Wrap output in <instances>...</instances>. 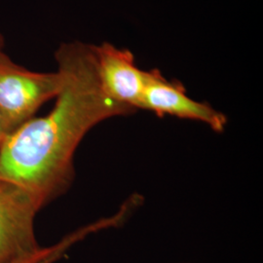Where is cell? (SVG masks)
Here are the masks:
<instances>
[{
  "label": "cell",
  "mask_w": 263,
  "mask_h": 263,
  "mask_svg": "<svg viewBox=\"0 0 263 263\" xmlns=\"http://www.w3.org/2000/svg\"><path fill=\"white\" fill-rule=\"evenodd\" d=\"M55 59L62 87L54 107L11 133L0 147V179L25 188L41 209L70 187L74 153L88 132L136 112L105 93L91 44L63 43Z\"/></svg>",
  "instance_id": "6da1fadb"
},
{
  "label": "cell",
  "mask_w": 263,
  "mask_h": 263,
  "mask_svg": "<svg viewBox=\"0 0 263 263\" xmlns=\"http://www.w3.org/2000/svg\"><path fill=\"white\" fill-rule=\"evenodd\" d=\"M61 87L59 71L28 70L0 50V113L9 135L33 118L43 104L55 99Z\"/></svg>",
  "instance_id": "7a4b0ae2"
},
{
  "label": "cell",
  "mask_w": 263,
  "mask_h": 263,
  "mask_svg": "<svg viewBox=\"0 0 263 263\" xmlns=\"http://www.w3.org/2000/svg\"><path fill=\"white\" fill-rule=\"evenodd\" d=\"M41 207L25 188L0 179V263H15L45 254L34 233Z\"/></svg>",
  "instance_id": "3957f363"
},
{
  "label": "cell",
  "mask_w": 263,
  "mask_h": 263,
  "mask_svg": "<svg viewBox=\"0 0 263 263\" xmlns=\"http://www.w3.org/2000/svg\"><path fill=\"white\" fill-rule=\"evenodd\" d=\"M140 109L179 119L205 123L216 133L224 131L227 117L206 103L192 100L177 80H168L159 69L145 70V86L141 98Z\"/></svg>",
  "instance_id": "277c9868"
},
{
  "label": "cell",
  "mask_w": 263,
  "mask_h": 263,
  "mask_svg": "<svg viewBox=\"0 0 263 263\" xmlns=\"http://www.w3.org/2000/svg\"><path fill=\"white\" fill-rule=\"evenodd\" d=\"M92 48L105 93L119 104L140 109L145 70L136 66L131 51L115 47L108 42L92 45Z\"/></svg>",
  "instance_id": "5b68a950"
},
{
  "label": "cell",
  "mask_w": 263,
  "mask_h": 263,
  "mask_svg": "<svg viewBox=\"0 0 263 263\" xmlns=\"http://www.w3.org/2000/svg\"><path fill=\"white\" fill-rule=\"evenodd\" d=\"M66 244H61L60 246H57L53 249H50L48 252H46L45 254H40L37 256H33V257H28V258H24V259H21L19 261L15 263H39L41 261H43L44 259H46L49 256H51L52 254H55L57 252L61 251L64 249V246Z\"/></svg>",
  "instance_id": "8992f818"
},
{
  "label": "cell",
  "mask_w": 263,
  "mask_h": 263,
  "mask_svg": "<svg viewBox=\"0 0 263 263\" xmlns=\"http://www.w3.org/2000/svg\"><path fill=\"white\" fill-rule=\"evenodd\" d=\"M8 131H7V128H6V125L4 122V119L0 113V147L2 145V143L5 141V139L7 138L8 136Z\"/></svg>",
  "instance_id": "52a82bcc"
},
{
  "label": "cell",
  "mask_w": 263,
  "mask_h": 263,
  "mask_svg": "<svg viewBox=\"0 0 263 263\" xmlns=\"http://www.w3.org/2000/svg\"><path fill=\"white\" fill-rule=\"evenodd\" d=\"M54 257H56V255L55 254H53V255H51V256H49V257H47L46 259H44L43 261H41V262L39 263H49L50 261H52L53 259H54Z\"/></svg>",
  "instance_id": "ba28073f"
},
{
  "label": "cell",
  "mask_w": 263,
  "mask_h": 263,
  "mask_svg": "<svg viewBox=\"0 0 263 263\" xmlns=\"http://www.w3.org/2000/svg\"><path fill=\"white\" fill-rule=\"evenodd\" d=\"M3 46H4V38L2 36V34L0 33V50L3 49Z\"/></svg>",
  "instance_id": "9c48e42d"
}]
</instances>
